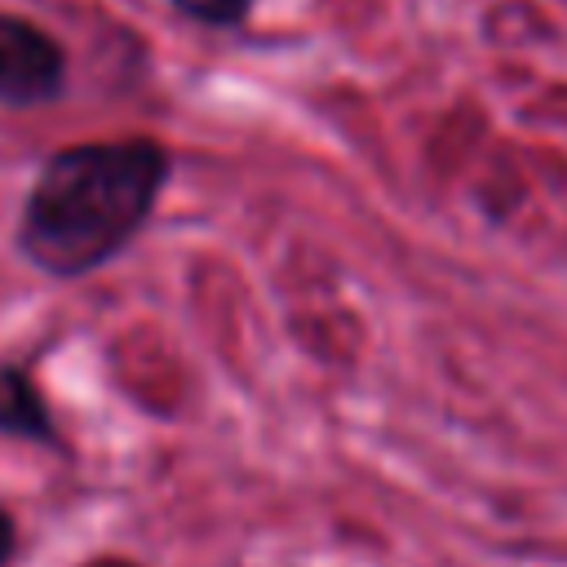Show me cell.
<instances>
[{
  "label": "cell",
  "instance_id": "cell-1",
  "mask_svg": "<svg viewBox=\"0 0 567 567\" xmlns=\"http://www.w3.org/2000/svg\"><path fill=\"white\" fill-rule=\"evenodd\" d=\"M168 177L173 155L155 137L75 142L53 151L22 204V257L53 279L102 270L142 235Z\"/></svg>",
  "mask_w": 567,
  "mask_h": 567
},
{
  "label": "cell",
  "instance_id": "cell-3",
  "mask_svg": "<svg viewBox=\"0 0 567 567\" xmlns=\"http://www.w3.org/2000/svg\"><path fill=\"white\" fill-rule=\"evenodd\" d=\"M0 434L31 439L40 447H58V425L49 416V403L27 368L0 363Z\"/></svg>",
  "mask_w": 567,
  "mask_h": 567
},
{
  "label": "cell",
  "instance_id": "cell-2",
  "mask_svg": "<svg viewBox=\"0 0 567 567\" xmlns=\"http://www.w3.org/2000/svg\"><path fill=\"white\" fill-rule=\"evenodd\" d=\"M66 84L62 44L13 13H0V102L4 106H44Z\"/></svg>",
  "mask_w": 567,
  "mask_h": 567
},
{
  "label": "cell",
  "instance_id": "cell-5",
  "mask_svg": "<svg viewBox=\"0 0 567 567\" xmlns=\"http://www.w3.org/2000/svg\"><path fill=\"white\" fill-rule=\"evenodd\" d=\"M13 549H18V527H13V518L0 509V567H9Z\"/></svg>",
  "mask_w": 567,
  "mask_h": 567
},
{
  "label": "cell",
  "instance_id": "cell-6",
  "mask_svg": "<svg viewBox=\"0 0 567 567\" xmlns=\"http://www.w3.org/2000/svg\"><path fill=\"white\" fill-rule=\"evenodd\" d=\"M84 567H137V563H128V558H93Z\"/></svg>",
  "mask_w": 567,
  "mask_h": 567
},
{
  "label": "cell",
  "instance_id": "cell-4",
  "mask_svg": "<svg viewBox=\"0 0 567 567\" xmlns=\"http://www.w3.org/2000/svg\"><path fill=\"white\" fill-rule=\"evenodd\" d=\"M182 18L199 22V27H217V31H230V27H244L248 13H252V0H168Z\"/></svg>",
  "mask_w": 567,
  "mask_h": 567
}]
</instances>
